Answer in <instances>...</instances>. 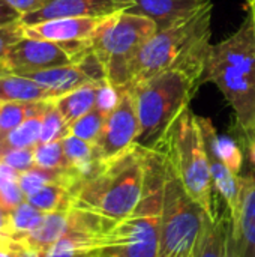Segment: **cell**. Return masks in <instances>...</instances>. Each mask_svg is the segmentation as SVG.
<instances>
[{"label":"cell","mask_w":255,"mask_h":257,"mask_svg":"<svg viewBox=\"0 0 255 257\" xmlns=\"http://www.w3.org/2000/svg\"><path fill=\"white\" fill-rule=\"evenodd\" d=\"M200 83H213L222 92L240 136L254 133L255 30L248 12L236 32L210 45Z\"/></svg>","instance_id":"cell-1"},{"label":"cell","mask_w":255,"mask_h":257,"mask_svg":"<svg viewBox=\"0 0 255 257\" xmlns=\"http://www.w3.org/2000/svg\"><path fill=\"white\" fill-rule=\"evenodd\" d=\"M212 11L213 3L179 24L158 30L144 44L132 65L131 86L168 69L188 72L201 81L212 45Z\"/></svg>","instance_id":"cell-2"},{"label":"cell","mask_w":255,"mask_h":257,"mask_svg":"<svg viewBox=\"0 0 255 257\" xmlns=\"http://www.w3.org/2000/svg\"><path fill=\"white\" fill-rule=\"evenodd\" d=\"M165 176V152L161 148L146 149V176L141 200L128 217L117 221L105 233L102 253L116 257H158Z\"/></svg>","instance_id":"cell-3"},{"label":"cell","mask_w":255,"mask_h":257,"mask_svg":"<svg viewBox=\"0 0 255 257\" xmlns=\"http://www.w3.org/2000/svg\"><path fill=\"white\" fill-rule=\"evenodd\" d=\"M146 149L135 145L123 155L104 163L72 191V208L98 214L113 223L128 217L144 190Z\"/></svg>","instance_id":"cell-4"},{"label":"cell","mask_w":255,"mask_h":257,"mask_svg":"<svg viewBox=\"0 0 255 257\" xmlns=\"http://www.w3.org/2000/svg\"><path fill=\"white\" fill-rule=\"evenodd\" d=\"M200 86L197 77L179 69L162 71L131 86L140 122L137 145L146 149L161 148Z\"/></svg>","instance_id":"cell-5"},{"label":"cell","mask_w":255,"mask_h":257,"mask_svg":"<svg viewBox=\"0 0 255 257\" xmlns=\"http://www.w3.org/2000/svg\"><path fill=\"white\" fill-rule=\"evenodd\" d=\"M156 32L158 27L150 18L131 11L107 17L99 24L90 38V45L111 84L119 89L131 87L132 65Z\"/></svg>","instance_id":"cell-6"},{"label":"cell","mask_w":255,"mask_h":257,"mask_svg":"<svg viewBox=\"0 0 255 257\" xmlns=\"http://www.w3.org/2000/svg\"><path fill=\"white\" fill-rule=\"evenodd\" d=\"M161 149L188 194L207 215H213L215 199L209 158L198 116L191 108L185 110L173 123Z\"/></svg>","instance_id":"cell-7"},{"label":"cell","mask_w":255,"mask_h":257,"mask_svg":"<svg viewBox=\"0 0 255 257\" xmlns=\"http://www.w3.org/2000/svg\"><path fill=\"white\" fill-rule=\"evenodd\" d=\"M206 215V211L188 194L167 160L158 257H194Z\"/></svg>","instance_id":"cell-8"},{"label":"cell","mask_w":255,"mask_h":257,"mask_svg":"<svg viewBox=\"0 0 255 257\" xmlns=\"http://www.w3.org/2000/svg\"><path fill=\"white\" fill-rule=\"evenodd\" d=\"M140 122L131 87L122 89L117 107L107 116L102 133L96 140L95 155L99 163H108L137 145Z\"/></svg>","instance_id":"cell-9"},{"label":"cell","mask_w":255,"mask_h":257,"mask_svg":"<svg viewBox=\"0 0 255 257\" xmlns=\"http://www.w3.org/2000/svg\"><path fill=\"white\" fill-rule=\"evenodd\" d=\"M66 65H74V60L60 44L24 36L9 50L2 63V71L27 75Z\"/></svg>","instance_id":"cell-10"},{"label":"cell","mask_w":255,"mask_h":257,"mask_svg":"<svg viewBox=\"0 0 255 257\" xmlns=\"http://www.w3.org/2000/svg\"><path fill=\"white\" fill-rule=\"evenodd\" d=\"M134 5L135 0H48L39 9L23 15L21 23L29 26L68 17L107 18L119 12L129 11Z\"/></svg>","instance_id":"cell-11"},{"label":"cell","mask_w":255,"mask_h":257,"mask_svg":"<svg viewBox=\"0 0 255 257\" xmlns=\"http://www.w3.org/2000/svg\"><path fill=\"white\" fill-rule=\"evenodd\" d=\"M237 214L230 226V257H255V167L242 175Z\"/></svg>","instance_id":"cell-12"},{"label":"cell","mask_w":255,"mask_h":257,"mask_svg":"<svg viewBox=\"0 0 255 257\" xmlns=\"http://www.w3.org/2000/svg\"><path fill=\"white\" fill-rule=\"evenodd\" d=\"M105 18H87V17H68L47 20L36 24L24 26V36L38 41L51 42H69L90 39L95 30Z\"/></svg>","instance_id":"cell-13"},{"label":"cell","mask_w":255,"mask_h":257,"mask_svg":"<svg viewBox=\"0 0 255 257\" xmlns=\"http://www.w3.org/2000/svg\"><path fill=\"white\" fill-rule=\"evenodd\" d=\"M209 5H212L210 0H135L129 11L150 18L158 30H165L191 18Z\"/></svg>","instance_id":"cell-14"},{"label":"cell","mask_w":255,"mask_h":257,"mask_svg":"<svg viewBox=\"0 0 255 257\" xmlns=\"http://www.w3.org/2000/svg\"><path fill=\"white\" fill-rule=\"evenodd\" d=\"M231 218L228 211H215L206 215L201 238L194 257H228Z\"/></svg>","instance_id":"cell-15"},{"label":"cell","mask_w":255,"mask_h":257,"mask_svg":"<svg viewBox=\"0 0 255 257\" xmlns=\"http://www.w3.org/2000/svg\"><path fill=\"white\" fill-rule=\"evenodd\" d=\"M24 77H29L35 80L36 83H39L41 86L47 87L51 92L53 99H57L84 84L92 83L90 78L80 69L77 63L51 68V69H45L39 72H32Z\"/></svg>","instance_id":"cell-16"},{"label":"cell","mask_w":255,"mask_h":257,"mask_svg":"<svg viewBox=\"0 0 255 257\" xmlns=\"http://www.w3.org/2000/svg\"><path fill=\"white\" fill-rule=\"evenodd\" d=\"M104 236L68 227V232L50 247L44 257H99Z\"/></svg>","instance_id":"cell-17"},{"label":"cell","mask_w":255,"mask_h":257,"mask_svg":"<svg viewBox=\"0 0 255 257\" xmlns=\"http://www.w3.org/2000/svg\"><path fill=\"white\" fill-rule=\"evenodd\" d=\"M198 123H200L204 142L213 149V152L218 155V158L234 175L239 176L242 173L243 160H245V151H243L242 145L230 136L218 134L209 117L198 116Z\"/></svg>","instance_id":"cell-18"},{"label":"cell","mask_w":255,"mask_h":257,"mask_svg":"<svg viewBox=\"0 0 255 257\" xmlns=\"http://www.w3.org/2000/svg\"><path fill=\"white\" fill-rule=\"evenodd\" d=\"M68 227H69V211L45 214L42 223L20 242L30 250L45 253L68 232Z\"/></svg>","instance_id":"cell-19"},{"label":"cell","mask_w":255,"mask_h":257,"mask_svg":"<svg viewBox=\"0 0 255 257\" xmlns=\"http://www.w3.org/2000/svg\"><path fill=\"white\" fill-rule=\"evenodd\" d=\"M0 101H54L51 92L35 80L9 72H0Z\"/></svg>","instance_id":"cell-20"},{"label":"cell","mask_w":255,"mask_h":257,"mask_svg":"<svg viewBox=\"0 0 255 257\" xmlns=\"http://www.w3.org/2000/svg\"><path fill=\"white\" fill-rule=\"evenodd\" d=\"M99 83L84 84L57 99H54L56 107L65 117V120L71 125L89 111L95 108L96 104V90Z\"/></svg>","instance_id":"cell-21"},{"label":"cell","mask_w":255,"mask_h":257,"mask_svg":"<svg viewBox=\"0 0 255 257\" xmlns=\"http://www.w3.org/2000/svg\"><path fill=\"white\" fill-rule=\"evenodd\" d=\"M51 101L21 102V101H0V130L3 134L11 133L26 119L42 116Z\"/></svg>","instance_id":"cell-22"},{"label":"cell","mask_w":255,"mask_h":257,"mask_svg":"<svg viewBox=\"0 0 255 257\" xmlns=\"http://www.w3.org/2000/svg\"><path fill=\"white\" fill-rule=\"evenodd\" d=\"M27 202L44 214L69 211L72 208L74 196L69 188L60 184H47L36 193L27 197Z\"/></svg>","instance_id":"cell-23"},{"label":"cell","mask_w":255,"mask_h":257,"mask_svg":"<svg viewBox=\"0 0 255 257\" xmlns=\"http://www.w3.org/2000/svg\"><path fill=\"white\" fill-rule=\"evenodd\" d=\"M42 131V116H33L26 119L11 133L5 134L0 143V155L8 149L35 148L41 142Z\"/></svg>","instance_id":"cell-24"},{"label":"cell","mask_w":255,"mask_h":257,"mask_svg":"<svg viewBox=\"0 0 255 257\" xmlns=\"http://www.w3.org/2000/svg\"><path fill=\"white\" fill-rule=\"evenodd\" d=\"M45 214L35 208L27 200L18 205L11 212V226H12V239L20 242L30 232H33L44 220Z\"/></svg>","instance_id":"cell-25"},{"label":"cell","mask_w":255,"mask_h":257,"mask_svg":"<svg viewBox=\"0 0 255 257\" xmlns=\"http://www.w3.org/2000/svg\"><path fill=\"white\" fill-rule=\"evenodd\" d=\"M18 179L20 172L0 163V208L12 211L27 200Z\"/></svg>","instance_id":"cell-26"},{"label":"cell","mask_w":255,"mask_h":257,"mask_svg":"<svg viewBox=\"0 0 255 257\" xmlns=\"http://www.w3.org/2000/svg\"><path fill=\"white\" fill-rule=\"evenodd\" d=\"M69 134V123L65 120L54 101H51L42 114V131L39 143H50L63 140Z\"/></svg>","instance_id":"cell-27"},{"label":"cell","mask_w":255,"mask_h":257,"mask_svg":"<svg viewBox=\"0 0 255 257\" xmlns=\"http://www.w3.org/2000/svg\"><path fill=\"white\" fill-rule=\"evenodd\" d=\"M105 119H107L105 114L93 108L92 111H89L87 114H84L83 117H80L78 120L69 125V134L95 145L102 133Z\"/></svg>","instance_id":"cell-28"},{"label":"cell","mask_w":255,"mask_h":257,"mask_svg":"<svg viewBox=\"0 0 255 257\" xmlns=\"http://www.w3.org/2000/svg\"><path fill=\"white\" fill-rule=\"evenodd\" d=\"M35 163L38 167L50 169V170L68 169L62 140L36 145L35 146Z\"/></svg>","instance_id":"cell-29"},{"label":"cell","mask_w":255,"mask_h":257,"mask_svg":"<svg viewBox=\"0 0 255 257\" xmlns=\"http://www.w3.org/2000/svg\"><path fill=\"white\" fill-rule=\"evenodd\" d=\"M0 163L12 167L14 170L23 173L36 166L35 163V148L8 149L0 155Z\"/></svg>","instance_id":"cell-30"},{"label":"cell","mask_w":255,"mask_h":257,"mask_svg":"<svg viewBox=\"0 0 255 257\" xmlns=\"http://www.w3.org/2000/svg\"><path fill=\"white\" fill-rule=\"evenodd\" d=\"M120 93H122V89L116 87L108 80L101 81L98 84V90H96L95 108L98 111H101L102 114L108 116L117 107V104L120 101Z\"/></svg>","instance_id":"cell-31"},{"label":"cell","mask_w":255,"mask_h":257,"mask_svg":"<svg viewBox=\"0 0 255 257\" xmlns=\"http://www.w3.org/2000/svg\"><path fill=\"white\" fill-rule=\"evenodd\" d=\"M23 38H24V29H23L21 21L0 27V72H3L2 63L6 59L9 50Z\"/></svg>","instance_id":"cell-32"},{"label":"cell","mask_w":255,"mask_h":257,"mask_svg":"<svg viewBox=\"0 0 255 257\" xmlns=\"http://www.w3.org/2000/svg\"><path fill=\"white\" fill-rule=\"evenodd\" d=\"M21 18L23 15L18 11H15L6 0H0V27L20 23Z\"/></svg>","instance_id":"cell-33"},{"label":"cell","mask_w":255,"mask_h":257,"mask_svg":"<svg viewBox=\"0 0 255 257\" xmlns=\"http://www.w3.org/2000/svg\"><path fill=\"white\" fill-rule=\"evenodd\" d=\"M15 11H18L21 15L30 14L41 6H44L48 0H6Z\"/></svg>","instance_id":"cell-34"},{"label":"cell","mask_w":255,"mask_h":257,"mask_svg":"<svg viewBox=\"0 0 255 257\" xmlns=\"http://www.w3.org/2000/svg\"><path fill=\"white\" fill-rule=\"evenodd\" d=\"M240 142L243 143V151L246 152L251 166L255 167V131L246 136H240Z\"/></svg>","instance_id":"cell-35"},{"label":"cell","mask_w":255,"mask_h":257,"mask_svg":"<svg viewBox=\"0 0 255 257\" xmlns=\"http://www.w3.org/2000/svg\"><path fill=\"white\" fill-rule=\"evenodd\" d=\"M11 212L0 208V235L12 238V226H11Z\"/></svg>","instance_id":"cell-36"},{"label":"cell","mask_w":255,"mask_h":257,"mask_svg":"<svg viewBox=\"0 0 255 257\" xmlns=\"http://www.w3.org/2000/svg\"><path fill=\"white\" fill-rule=\"evenodd\" d=\"M17 257H44V253H39V251L30 250V248L24 247V245L20 242L18 250H17Z\"/></svg>","instance_id":"cell-37"},{"label":"cell","mask_w":255,"mask_h":257,"mask_svg":"<svg viewBox=\"0 0 255 257\" xmlns=\"http://www.w3.org/2000/svg\"><path fill=\"white\" fill-rule=\"evenodd\" d=\"M17 241H14L12 238L9 236H5V235H0V250H14L17 247Z\"/></svg>","instance_id":"cell-38"},{"label":"cell","mask_w":255,"mask_h":257,"mask_svg":"<svg viewBox=\"0 0 255 257\" xmlns=\"http://www.w3.org/2000/svg\"><path fill=\"white\" fill-rule=\"evenodd\" d=\"M246 12L251 15L252 23H254V30H255V0H246Z\"/></svg>","instance_id":"cell-39"},{"label":"cell","mask_w":255,"mask_h":257,"mask_svg":"<svg viewBox=\"0 0 255 257\" xmlns=\"http://www.w3.org/2000/svg\"><path fill=\"white\" fill-rule=\"evenodd\" d=\"M18 245H20V242L17 244V247L14 250H0V257H17Z\"/></svg>","instance_id":"cell-40"},{"label":"cell","mask_w":255,"mask_h":257,"mask_svg":"<svg viewBox=\"0 0 255 257\" xmlns=\"http://www.w3.org/2000/svg\"><path fill=\"white\" fill-rule=\"evenodd\" d=\"M99 257H116V256H113V254H107V253H102Z\"/></svg>","instance_id":"cell-41"},{"label":"cell","mask_w":255,"mask_h":257,"mask_svg":"<svg viewBox=\"0 0 255 257\" xmlns=\"http://www.w3.org/2000/svg\"><path fill=\"white\" fill-rule=\"evenodd\" d=\"M3 137H5V134H3V131L0 130V143H2V140H3Z\"/></svg>","instance_id":"cell-42"},{"label":"cell","mask_w":255,"mask_h":257,"mask_svg":"<svg viewBox=\"0 0 255 257\" xmlns=\"http://www.w3.org/2000/svg\"><path fill=\"white\" fill-rule=\"evenodd\" d=\"M228 257H230V254H228Z\"/></svg>","instance_id":"cell-43"}]
</instances>
